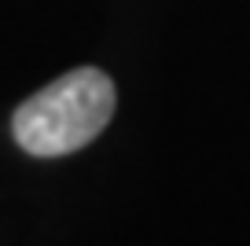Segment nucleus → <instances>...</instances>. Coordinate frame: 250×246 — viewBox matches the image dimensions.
I'll return each mask as SVG.
<instances>
[{
  "label": "nucleus",
  "instance_id": "f257e3e1",
  "mask_svg": "<svg viewBox=\"0 0 250 246\" xmlns=\"http://www.w3.org/2000/svg\"><path fill=\"white\" fill-rule=\"evenodd\" d=\"M114 81L96 66H78L30 96L15 110L11 132L26 154L59 158L92 144L114 118Z\"/></svg>",
  "mask_w": 250,
  "mask_h": 246
}]
</instances>
